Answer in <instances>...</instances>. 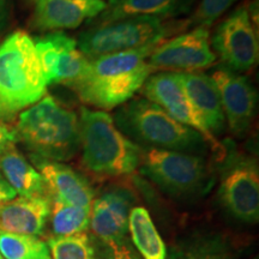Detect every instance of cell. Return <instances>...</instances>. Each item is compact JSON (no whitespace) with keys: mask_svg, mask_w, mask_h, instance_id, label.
Segmentation results:
<instances>
[{"mask_svg":"<svg viewBox=\"0 0 259 259\" xmlns=\"http://www.w3.org/2000/svg\"><path fill=\"white\" fill-rule=\"evenodd\" d=\"M16 196H17V193L10 186V184L6 181L4 176L0 173V205L15 199Z\"/></svg>","mask_w":259,"mask_h":259,"instance_id":"f1b7e54d","label":"cell"},{"mask_svg":"<svg viewBox=\"0 0 259 259\" xmlns=\"http://www.w3.org/2000/svg\"><path fill=\"white\" fill-rule=\"evenodd\" d=\"M97 259H142L131 240L120 242H103L96 239Z\"/></svg>","mask_w":259,"mask_h":259,"instance_id":"4316f807","label":"cell"},{"mask_svg":"<svg viewBox=\"0 0 259 259\" xmlns=\"http://www.w3.org/2000/svg\"><path fill=\"white\" fill-rule=\"evenodd\" d=\"M10 21L9 0H0V31L8 27Z\"/></svg>","mask_w":259,"mask_h":259,"instance_id":"f546056e","label":"cell"},{"mask_svg":"<svg viewBox=\"0 0 259 259\" xmlns=\"http://www.w3.org/2000/svg\"><path fill=\"white\" fill-rule=\"evenodd\" d=\"M137 202L134 191L112 185L94 198L90 206L93 235L103 242H120L128 238V216Z\"/></svg>","mask_w":259,"mask_h":259,"instance_id":"7c38bea8","label":"cell"},{"mask_svg":"<svg viewBox=\"0 0 259 259\" xmlns=\"http://www.w3.org/2000/svg\"><path fill=\"white\" fill-rule=\"evenodd\" d=\"M52 259H97L96 238L83 232L69 236H48Z\"/></svg>","mask_w":259,"mask_h":259,"instance_id":"cb8c5ba5","label":"cell"},{"mask_svg":"<svg viewBox=\"0 0 259 259\" xmlns=\"http://www.w3.org/2000/svg\"><path fill=\"white\" fill-rule=\"evenodd\" d=\"M141 89L144 99L156 103L177 121L198 131L213 148H220L219 142L208 131L197 109L187 97L178 72L167 71L150 74Z\"/></svg>","mask_w":259,"mask_h":259,"instance_id":"8fae6325","label":"cell"},{"mask_svg":"<svg viewBox=\"0 0 259 259\" xmlns=\"http://www.w3.org/2000/svg\"><path fill=\"white\" fill-rule=\"evenodd\" d=\"M179 78L194 108L205 124L208 131L215 137V134H222L226 126L219 89L211 76L203 72H178Z\"/></svg>","mask_w":259,"mask_h":259,"instance_id":"ffe728a7","label":"cell"},{"mask_svg":"<svg viewBox=\"0 0 259 259\" xmlns=\"http://www.w3.org/2000/svg\"><path fill=\"white\" fill-rule=\"evenodd\" d=\"M254 259H258V258H254Z\"/></svg>","mask_w":259,"mask_h":259,"instance_id":"1f68e13d","label":"cell"},{"mask_svg":"<svg viewBox=\"0 0 259 259\" xmlns=\"http://www.w3.org/2000/svg\"><path fill=\"white\" fill-rule=\"evenodd\" d=\"M210 45L223 69L239 74L253 69L258 61L259 44L247 6H239L223 19Z\"/></svg>","mask_w":259,"mask_h":259,"instance_id":"9c48e42d","label":"cell"},{"mask_svg":"<svg viewBox=\"0 0 259 259\" xmlns=\"http://www.w3.org/2000/svg\"><path fill=\"white\" fill-rule=\"evenodd\" d=\"M238 2L239 0H199L191 18L186 21L187 27L208 29Z\"/></svg>","mask_w":259,"mask_h":259,"instance_id":"484cf974","label":"cell"},{"mask_svg":"<svg viewBox=\"0 0 259 259\" xmlns=\"http://www.w3.org/2000/svg\"><path fill=\"white\" fill-rule=\"evenodd\" d=\"M196 3L197 0H107L105 11L87 24H106L141 16L170 19L190 14Z\"/></svg>","mask_w":259,"mask_h":259,"instance_id":"d6986e66","label":"cell"},{"mask_svg":"<svg viewBox=\"0 0 259 259\" xmlns=\"http://www.w3.org/2000/svg\"><path fill=\"white\" fill-rule=\"evenodd\" d=\"M34 40L16 30L0 42V121H11L19 112L46 95Z\"/></svg>","mask_w":259,"mask_h":259,"instance_id":"3957f363","label":"cell"},{"mask_svg":"<svg viewBox=\"0 0 259 259\" xmlns=\"http://www.w3.org/2000/svg\"><path fill=\"white\" fill-rule=\"evenodd\" d=\"M0 253L4 259H52L50 248L38 236L0 232Z\"/></svg>","mask_w":259,"mask_h":259,"instance_id":"d4e9b609","label":"cell"},{"mask_svg":"<svg viewBox=\"0 0 259 259\" xmlns=\"http://www.w3.org/2000/svg\"><path fill=\"white\" fill-rule=\"evenodd\" d=\"M131 244L142 259H167V247L155 227L150 213L143 206H135L128 216Z\"/></svg>","mask_w":259,"mask_h":259,"instance_id":"7402d4cb","label":"cell"},{"mask_svg":"<svg viewBox=\"0 0 259 259\" xmlns=\"http://www.w3.org/2000/svg\"><path fill=\"white\" fill-rule=\"evenodd\" d=\"M30 160L46 184L52 199L71 205L90 208L95 191L85 177L63 162L52 161L30 154Z\"/></svg>","mask_w":259,"mask_h":259,"instance_id":"2e32d148","label":"cell"},{"mask_svg":"<svg viewBox=\"0 0 259 259\" xmlns=\"http://www.w3.org/2000/svg\"><path fill=\"white\" fill-rule=\"evenodd\" d=\"M0 259H4V258H3V255H2V253H0Z\"/></svg>","mask_w":259,"mask_h":259,"instance_id":"4dcf8cb0","label":"cell"},{"mask_svg":"<svg viewBox=\"0 0 259 259\" xmlns=\"http://www.w3.org/2000/svg\"><path fill=\"white\" fill-rule=\"evenodd\" d=\"M139 169L174 198H196L211 184V173L202 155L142 148Z\"/></svg>","mask_w":259,"mask_h":259,"instance_id":"52a82bcc","label":"cell"},{"mask_svg":"<svg viewBox=\"0 0 259 259\" xmlns=\"http://www.w3.org/2000/svg\"><path fill=\"white\" fill-rule=\"evenodd\" d=\"M52 209L48 194L19 197L0 205V232L40 236L46 231Z\"/></svg>","mask_w":259,"mask_h":259,"instance_id":"e0dca14e","label":"cell"},{"mask_svg":"<svg viewBox=\"0 0 259 259\" xmlns=\"http://www.w3.org/2000/svg\"><path fill=\"white\" fill-rule=\"evenodd\" d=\"M211 78L219 89L229 130L238 137H244L251 128L255 116L257 92L248 78L223 67L216 70L211 74Z\"/></svg>","mask_w":259,"mask_h":259,"instance_id":"5bb4252c","label":"cell"},{"mask_svg":"<svg viewBox=\"0 0 259 259\" xmlns=\"http://www.w3.org/2000/svg\"><path fill=\"white\" fill-rule=\"evenodd\" d=\"M79 139L84 168L100 178H121L139 167L142 148L121 134L109 114L82 107Z\"/></svg>","mask_w":259,"mask_h":259,"instance_id":"277c9868","label":"cell"},{"mask_svg":"<svg viewBox=\"0 0 259 259\" xmlns=\"http://www.w3.org/2000/svg\"><path fill=\"white\" fill-rule=\"evenodd\" d=\"M34 45L47 85H67L83 72L88 63L77 47V41L64 31L48 32L35 38Z\"/></svg>","mask_w":259,"mask_h":259,"instance_id":"4fadbf2b","label":"cell"},{"mask_svg":"<svg viewBox=\"0 0 259 259\" xmlns=\"http://www.w3.org/2000/svg\"><path fill=\"white\" fill-rule=\"evenodd\" d=\"M17 141L18 136L16 128L8 125L6 122L0 121V154L4 153L11 145H15Z\"/></svg>","mask_w":259,"mask_h":259,"instance_id":"83f0119b","label":"cell"},{"mask_svg":"<svg viewBox=\"0 0 259 259\" xmlns=\"http://www.w3.org/2000/svg\"><path fill=\"white\" fill-rule=\"evenodd\" d=\"M51 228L53 236H69L85 232L90 223V208L52 199Z\"/></svg>","mask_w":259,"mask_h":259,"instance_id":"603a6c76","label":"cell"},{"mask_svg":"<svg viewBox=\"0 0 259 259\" xmlns=\"http://www.w3.org/2000/svg\"><path fill=\"white\" fill-rule=\"evenodd\" d=\"M105 0H34L30 25L40 31L71 30L105 11Z\"/></svg>","mask_w":259,"mask_h":259,"instance_id":"9a60e30c","label":"cell"},{"mask_svg":"<svg viewBox=\"0 0 259 259\" xmlns=\"http://www.w3.org/2000/svg\"><path fill=\"white\" fill-rule=\"evenodd\" d=\"M15 128L31 154L47 160L69 161L79 150L78 116L52 96L22 112Z\"/></svg>","mask_w":259,"mask_h":259,"instance_id":"5b68a950","label":"cell"},{"mask_svg":"<svg viewBox=\"0 0 259 259\" xmlns=\"http://www.w3.org/2000/svg\"><path fill=\"white\" fill-rule=\"evenodd\" d=\"M215 60L209 30L198 27L179 36L162 41L150 54L148 63L155 72L158 70L198 72L211 66Z\"/></svg>","mask_w":259,"mask_h":259,"instance_id":"30bf717a","label":"cell"},{"mask_svg":"<svg viewBox=\"0 0 259 259\" xmlns=\"http://www.w3.org/2000/svg\"><path fill=\"white\" fill-rule=\"evenodd\" d=\"M116 127L141 148L202 155L209 147L202 134L177 121L156 103L136 97L112 116Z\"/></svg>","mask_w":259,"mask_h":259,"instance_id":"7a4b0ae2","label":"cell"},{"mask_svg":"<svg viewBox=\"0 0 259 259\" xmlns=\"http://www.w3.org/2000/svg\"><path fill=\"white\" fill-rule=\"evenodd\" d=\"M0 173L21 197L48 194L44 178L15 145L0 154Z\"/></svg>","mask_w":259,"mask_h":259,"instance_id":"44dd1931","label":"cell"},{"mask_svg":"<svg viewBox=\"0 0 259 259\" xmlns=\"http://www.w3.org/2000/svg\"><path fill=\"white\" fill-rule=\"evenodd\" d=\"M221 206L231 218L242 223L259 220V169L257 160L231 154L223 164L218 190Z\"/></svg>","mask_w":259,"mask_h":259,"instance_id":"ba28073f","label":"cell"},{"mask_svg":"<svg viewBox=\"0 0 259 259\" xmlns=\"http://www.w3.org/2000/svg\"><path fill=\"white\" fill-rule=\"evenodd\" d=\"M161 42L88 59L83 72L67 84L87 105L111 111L131 100L155 70L149 57Z\"/></svg>","mask_w":259,"mask_h":259,"instance_id":"6da1fadb","label":"cell"},{"mask_svg":"<svg viewBox=\"0 0 259 259\" xmlns=\"http://www.w3.org/2000/svg\"><path fill=\"white\" fill-rule=\"evenodd\" d=\"M185 28H189L186 21L177 22L148 16L128 17L111 23L89 25L79 34L77 47L90 60L162 42Z\"/></svg>","mask_w":259,"mask_h":259,"instance_id":"8992f818","label":"cell"},{"mask_svg":"<svg viewBox=\"0 0 259 259\" xmlns=\"http://www.w3.org/2000/svg\"><path fill=\"white\" fill-rule=\"evenodd\" d=\"M242 246L220 231H197L170 245L167 259H236Z\"/></svg>","mask_w":259,"mask_h":259,"instance_id":"ac0fdd59","label":"cell"}]
</instances>
